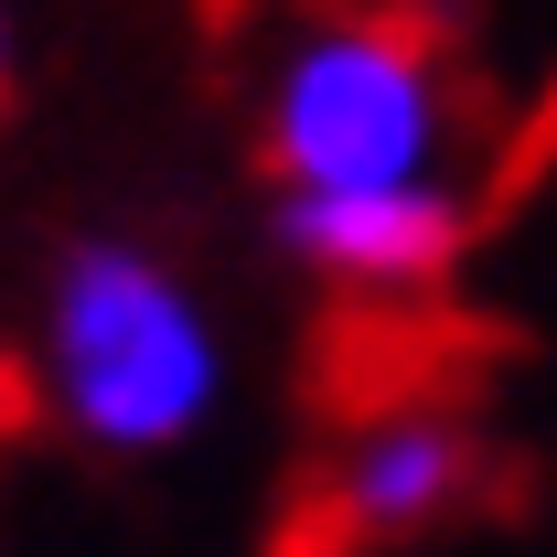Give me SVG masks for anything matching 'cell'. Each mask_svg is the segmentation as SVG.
<instances>
[{
  "mask_svg": "<svg viewBox=\"0 0 557 557\" xmlns=\"http://www.w3.org/2000/svg\"><path fill=\"white\" fill-rule=\"evenodd\" d=\"M461 183H386V194H278V258L354 300L440 289L461 258Z\"/></svg>",
  "mask_w": 557,
  "mask_h": 557,
  "instance_id": "4",
  "label": "cell"
},
{
  "mask_svg": "<svg viewBox=\"0 0 557 557\" xmlns=\"http://www.w3.org/2000/svg\"><path fill=\"white\" fill-rule=\"evenodd\" d=\"M11 86H22V22H11V0H0V108H11Z\"/></svg>",
  "mask_w": 557,
  "mask_h": 557,
  "instance_id": "5",
  "label": "cell"
},
{
  "mask_svg": "<svg viewBox=\"0 0 557 557\" xmlns=\"http://www.w3.org/2000/svg\"><path fill=\"white\" fill-rule=\"evenodd\" d=\"M450 75L408 22L333 11L289 33L258 86V161L278 194H386V183H450Z\"/></svg>",
  "mask_w": 557,
  "mask_h": 557,
  "instance_id": "2",
  "label": "cell"
},
{
  "mask_svg": "<svg viewBox=\"0 0 557 557\" xmlns=\"http://www.w3.org/2000/svg\"><path fill=\"white\" fill-rule=\"evenodd\" d=\"M225 375H236L225 322L172 247L129 225H86L54 247L44 311H33V386L75 450H108V461L194 450L225 408Z\"/></svg>",
  "mask_w": 557,
  "mask_h": 557,
  "instance_id": "1",
  "label": "cell"
},
{
  "mask_svg": "<svg viewBox=\"0 0 557 557\" xmlns=\"http://www.w3.org/2000/svg\"><path fill=\"white\" fill-rule=\"evenodd\" d=\"M472 493H483V429L461 408L397 397V408H364L344 440H333L322 515H333V536H354V547H418V536H440Z\"/></svg>",
  "mask_w": 557,
  "mask_h": 557,
  "instance_id": "3",
  "label": "cell"
}]
</instances>
